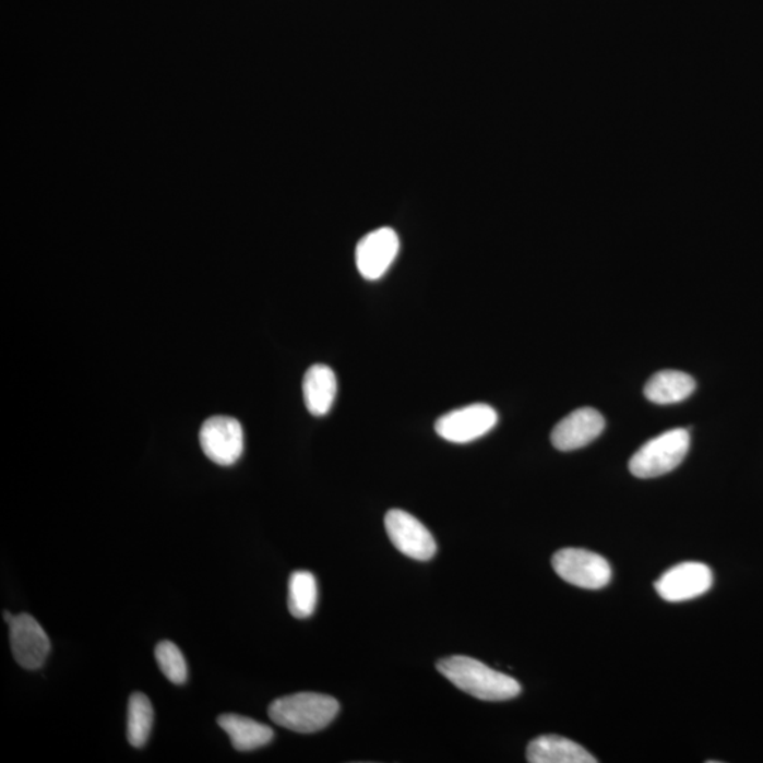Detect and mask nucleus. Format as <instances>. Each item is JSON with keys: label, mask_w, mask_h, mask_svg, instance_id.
<instances>
[{"label": "nucleus", "mask_w": 763, "mask_h": 763, "mask_svg": "<svg viewBox=\"0 0 763 763\" xmlns=\"http://www.w3.org/2000/svg\"><path fill=\"white\" fill-rule=\"evenodd\" d=\"M551 563L559 577L575 587L598 589L611 582V565L593 551L563 549L553 556Z\"/></svg>", "instance_id": "nucleus-4"}, {"label": "nucleus", "mask_w": 763, "mask_h": 763, "mask_svg": "<svg viewBox=\"0 0 763 763\" xmlns=\"http://www.w3.org/2000/svg\"><path fill=\"white\" fill-rule=\"evenodd\" d=\"M498 424V413L485 403L461 407L436 421V433L455 444H467L488 434Z\"/></svg>", "instance_id": "nucleus-5"}, {"label": "nucleus", "mask_w": 763, "mask_h": 763, "mask_svg": "<svg viewBox=\"0 0 763 763\" xmlns=\"http://www.w3.org/2000/svg\"><path fill=\"white\" fill-rule=\"evenodd\" d=\"M713 582V571L708 565L688 561L667 570L657 580L655 588L666 601L681 603L707 593Z\"/></svg>", "instance_id": "nucleus-8"}, {"label": "nucleus", "mask_w": 763, "mask_h": 763, "mask_svg": "<svg viewBox=\"0 0 763 763\" xmlns=\"http://www.w3.org/2000/svg\"><path fill=\"white\" fill-rule=\"evenodd\" d=\"M400 248V237L392 228H379L365 235L355 252L359 273L368 281L381 279L395 262Z\"/></svg>", "instance_id": "nucleus-10"}, {"label": "nucleus", "mask_w": 763, "mask_h": 763, "mask_svg": "<svg viewBox=\"0 0 763 763\" xmlns=\"http://www.w3.org/2000/svg\"><path fill=\"white\" fill-rule=\"evenodd\" d=\"M218 726L228 734L235 750L242 752L265 747L275 737L271 727L237 714L219 715Z\"/></svg>", "instance_id": "nucleus-14"}, {"label": "nucleus", "mask_w": 763, "mask_h": 763, "mask_svg": "<svg viewBox=\"0 0 763 763\" xmlns=\"http://www.w3.org/2000/svg\"><path fill=\"white\" fill-rule=\"evenodd\" d=\"M317 582L309 571H296L289 580V611L297 619H306L314 613L317 606Z\"/></svg>", "instance_id": "nucleus-16"}, {"label": "nucleus", "mask_w": 763, "mask_h": 763, "mask_svg": "<svg viewBox=\"0 0 763 763\" xmlns=\"http://www.w3.org/2000/svg\"><path fill=\"white\" fill-rule=\"evenodd\" d=\"M200 444L213 463L229 467L242 457L245 436L242 425L229 416H214L200 431Z\"/></svg>", "instance_id": "nucleus-6"}, {"label": "nucleus", "mask_w": 763, "mask_h": 763, "mask_svg": "<svg viewBox=\"0 0 763 763\" xmlns=\"http://www.w3.org/2000/svg\"><path fill=\"white\" fill-rule=\"evenodd\" d=\"M385 527L393 546L407 558L427 561L436 555L434 537L424 523L410 513L402 509H392L386 513Z\"/></svg>", "instance_id": "nucleus-7"}, {"label": "nucleus", "mask_w": 763, "mask_h": 763, "mask_svg": "<svg viewBox=\"0 0 763 763\" xmlns=\"http://www.w3.org/2000/svg\"><path fill=\"white\" fill-rule=\"evenodd\" d=\"M695 381L689 373L666 369L655 373L647 381L645 396L647 401L657 405H671L688 400L694 392Z\"/></svg>", "instance_id": "nucleus-15"}, {"label": "nucleus", "mask_w": 763, "mask_h": 763, "mask_svg": "<svg viewBox=\"0 0 763 763\" xmlns=\"http://www.w3.org/2000/svg\"><path fill=\"white\" fill-rule=\"evenodd\" d=\"M9 631L14 660L25 669H40L51 651L49 636L40 623L28 613H21L9 622Z\"/></svg>", "instance_id": "nucleus-9"}, {"label": "nucleus", "mask_w": 763, "mask_h": 763, "mask_svg": "<svg viewBox=\"0 0 763 763\" xmlns=\"http://www.w3.org/2000/svg\"><path fill=\"white\" fill-rule=\"evenodd\" d=\"M530 763H597L582 746L559 736H541L527 747Z\"/></svg>", "instance_id": "nucleus-12"}, {"label": "nucleus", "mask_w": 763, "mask_h": 763, "mask_svg": "<svg viewBox=\"0 0 763 763\" xmlns=\"http://www.w3.org/2000/svg\"><path fill=\"white\" fill-rule=\"evenodd\" d=\"M156 660L162 673L175 684L186 683L187 664L179 647L169 641H163L156 646Z\"/></svg>", "instance_id": "nucleus-18"}, {"label": "nucleus", "mask_w": 763, "mask_h": 763, "mask_svg": "<svg viewBox=\"0 0 763 763\" xmlns=\"http://www.w3.org/2000/svg\"><path fill=\"white\" fill-rule=\"evenodd\" d=\"M690 436L685 429H673L647 441L630 461V469L637 478H656L673 472L688 455Z\"/></svg>", "instance_id": "nucleus-3"}, {"label": "nucleus", "mask_w": 763, "mask_h": 763, "mask_svg": "<svg viewBox=\"0 0 763 763\" xmlns=\"http://www.w3.org/2000/svg\"><path fill=\"white\" fill-rule=\"evenodd\" d=\"M153 719V707L151 700L145 694L134 693L129 699L128 705V741L134 748L146 746L151 737Z\"/></svg>", "instance_id": "nucleus-17"}, {"label": "nucleus", "mask_w": 763, "mask_h": 763, "mask_svg": "<svg viewBox=\"0 0 763 763\" xmlns=\"http://www.w3.org/2000/svg\"><path fill=\"white\" fill-rule=\"evenodd\" d=\"M437 670L451 683L484 702H503L521 694V684L468 656H450L437 664Z\"/></svg>", "instance_id": "nucleus-1"}, {"label": "nucleus", "mask_w": 763, "mask_h": 763, "mask_svg": "<svg viewBox=\"0 0 763 763\" xmlns=\"http://www.w3.org/2000/svg\"><path fill=\"white\" fill-rule=\"evenodd\" d=\"M303 395L307 410L314 416H325L337 397V377L327 365H313L306 372Z\"/></svg>", "instance_id": "nucleus-13"}, {"label": "nucleus", "mask_w": 763, "mask_h": 763, "mask_svg": "<svg viewBox=\"0 0 763 763\" xmlns=\"http://www.w3.org/2000/svg\"><path fill=\"white\" fill-rule=\"evenodd\" d=\"M338 712L337 700L330 695L297 693L275 700L269 707V717L290 731L313 734L329 727Z\"/></svg>", "instance_id": "nucleus-2"}, {"label": "nucleus", "mask_w": 763, "mask_h": 763, "mask_svg": "<svg viewBox=\"0 0 763 763\" xmlns=\"http://www.w3.org/2000/svg\"><path fill=\"white\" fill-rule=\"evenodd\" d=\"M606 420L601 413L583 407L570 413L551 431V444L560 451H573L593 443L603 433Z\"/></svg>", "instance_id": "nucleus-11"}]
</instances>
